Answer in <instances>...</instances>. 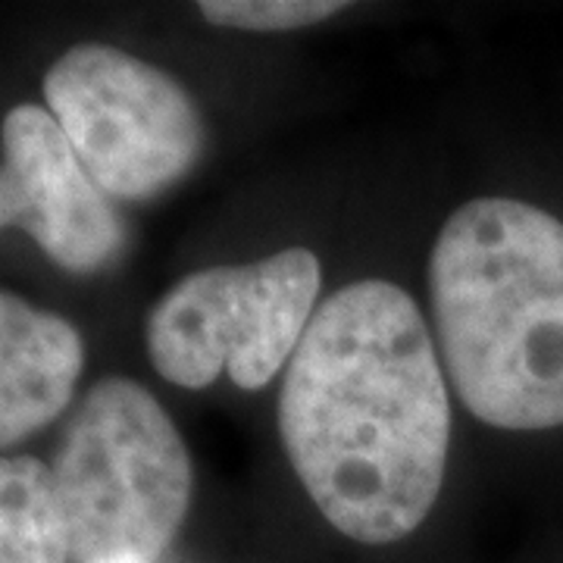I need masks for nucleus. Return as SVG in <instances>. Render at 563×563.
Wrapping results in <instances>:
<instances>
[{
  "label": "nucleus",
  "instance_id": "423d86ee",
  "mask_svg": "<svg viewBox=\"0 0 563 563\" xmlns=\"http://www.w3.org/2000/svg\"><path fill=\"white\" fill-rule=\"evenodd\" d=\"M0 163V229H25L69 273H98L120 254L122 225L54 117L20 103L7 113Z\"/></svg>",
  "mask_w": 563,
  "mask_h": 563
},
{
  "label": "nucleus",
  "instance_id": "f03ea898",
  "mask_svg": "<svg viewBox=\"0 0 563 563\" xmlns=\"http://www.w3.org/2000/svg\"><path fill=\"white\" fill-rule=\"evenodd\" d=\"M429 288L444 369L495 429L563 426V222L514 198H476L439 232Z\"/></svg>",
  "mask_w": 563,
  "mask_h": 563
},
{
  "label": "nucleus",
  "instance_id": "20e7f679",
  "mask_svg": "<svg viewBox=\"0 0 563 563\" xmlns=\"http://www.w3.org/2000/svg\"><path fill=\"white\" fill-rule=\"evenodd\" d=\"M320 257L288 247L242 266H210L173 285L147 317V357L166 383L229 379L257 391L288 366L320 295Z\"/></svg>",
  "mask_w": 563,
  "mask_h": 563
},
{
  "label": "nucleus",
  "instance_id": "f257e3e1",
  "mask_svg": "<svg viewBox=\"0 0 563 563\" xmlns=\"http://www.w3.org/2000/svg\"><path fill=\"white\" fill-rule=\"evenodd\" d=\"M285 454L342 536L407 539L439 501L451 444L442 363L413 298L344 285L313 313L279 395Z\"/></svg>",
  "mask_w": 563,
  "mask_h": 563
},
{
  "label": "nucleus",
  "instance_id": "7ed1b4c3",
  "mask_svg": "<svg viewBox=\"0 0 563 563\" xmlns=\"http://www.w3.org/2000/svg\"><path fill=\"white\" fill-rule=\"evenodd\" d=\"M51 473L76 563H157L195 485L169 413L144 385L120 376L81 398Z\"/></svg>",
  "mask_w": 563,
  "mask_h": 563
},
{
  "label": "nucleus",
  "instance_id": "6e6552de",
  "mask_svg": "<svg viewBox=\"0 0 563 563\" xmlns=\"http://www.w3.org/2000/svg\"><path fill=\"white\" fill-rule=\"evenodd\" d=\"M0 563H69L54 473L38 457H0Z\"/></svg>",
  "mask_w": 563,
  "mask_h": 563
},
{
  "label": "nucleus",
  "instance_id": "1a4fd4ad",
  "mask_svg": "<svg viewBox=\"0 0 563 563\" xmlns=\"http://www.w3.org/2000/svg\"><path fill=\"white\" fill-rule=\"evenodd\" d=\"M342 0H207L203 20L244 32H291L342 13Z\"/></svg>",
  "mask_w": 563,
  "mask_h": 563
},
{
  "label": "nucleus",
  "instance_id": "39448f33",
  "mask_svg": "<svg viewBox=\"0 0 563 563\" xmlns=\"http://www.w3.org/2000/svg\"><path fill=\"white\" fill-rule=\"evenodd\" d=\"M44 101L103 195L154 198L201 157V113L188 91L120 47H69L44 76Z\"/></svg>",
  "mask_w": 563,
  "mask_h": 563
},
{
  "label": "nucleus",
  "instance_id": "0eeeda50",
  "mask_svg": "<svg viewBox=\"0 0 563 563\" xmlns=\"http://www.w3.org/2000/svg\"><path fill=\"white\" fill-rule=\"evenodd\" d=\"M81 363L85 347L73 322L0 288V448L60 417Z\"/></svg>",
  "mask_w": 563,
  "mask_h": 563
}]
</instances>
